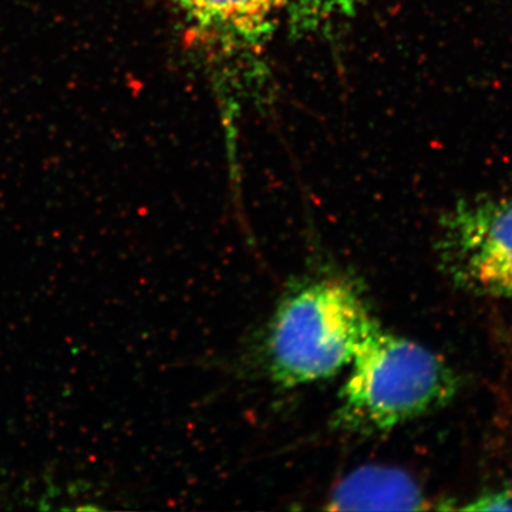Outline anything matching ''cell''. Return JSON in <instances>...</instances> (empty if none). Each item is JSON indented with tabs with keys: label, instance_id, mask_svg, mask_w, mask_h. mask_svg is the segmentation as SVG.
<instances>
[{
	"label": "cell",
	"instance_id": "6",
	"mask_svg": "<svg viewBox=\"0 0 512 512\" xmlns=\"http://www.w3.org/2000/svg\"><path fill=\"white\" fill-rule=\"evenodd\" d=\"M360 0H285L284 16L296 33H315L345 18Z\"/></svg>",
	"mask_w": 512,
	"mask_h": 512
},
{
	"label": "cell",
	"instance_id": "4",
	"mask_svg": "<svg viewBox=\"0 0 512 512\" xmlns=\"http://www.w3.org/2000/svg\"><path fill=\"white\" fill-rule=\"evenodd\" d=\"M185 22L217 53H252L284 16L285 0H174Z\"/></svg>",
	"mask_w": 512,
	"mask_h": 512
},
{
	"label": "cell",
	"instance_id": "3",
	"mask_svg": "<svg viewBox=\"0 0 512 512\" xmlns=\"http://www.w3.org/2000/svg\"><path fill=\"white\" fill-rule=\"evenodd\" d=\"M439 255L457 285L512 298V192L458 202L441 222Z\"/></svg>",
	"mask_w": 512,
	"mask_h": 512
},
{
	"label": "cell",
	"instance_id": "5",
	"mask_svg": "<svg viewBox=\"0 0 512 512\" xmlns=\"http://www.w3.org/2000/svg\"><path fill=\"white\" fill-rule=\"evenodd\" d=\"M426 495L399 468L362 467L343 478L332 495V510H426Z\"/></svg>",
	"mask_w": 512,
	"mask_h": 512
},
{
	"label": "cell",
	"instance_id": "2",
	"mask_svg": "<svg viewBox=\"0 0 512 512\" xmlns=\"http://www.w3.org/2000/svg\"><path fill=\"white\" fill-rule=\"evenodd\" d=\"M377 320L355 286L320 276L276 306L266 336L269 375L282 387L322 382L348 369Z\"/></svg>",
	"mask_w": 512,
	"mask_h": 512
},
{
	"label": "cell",
	"instance_id": "7",
	"mask_svg": "<svg viewBox=\"0 0 512 512\" xmlns=\"http://www.w3.org/2000/svg\"><path fill=\"white\" fill-rule=\"evenodd\" d=\"M463 508L480 511H512V484L504 493L485 495Z\"/></svg>",
	"mask_w": 512,
	"mask_h": 512
},
{
	"label": "cell",
	"instance_id": "1",
	"mask_svg": "<svg viewBox=\"0 0 512 512\" xmlns=\"http://www.w3.org/2000/svg\"><path fill=\"white\" fill-rule=\"evenodd\" d=\"M348 369L333 424L350 433H389L443 409L458 390L456 373L443 357L379 322Z\"/></svg>",
	"mask_w": 512,
	"mask_h": 512
}]
</instances>
